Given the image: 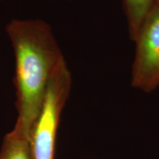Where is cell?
Returning <instances> with one entry per match:
<instances>
[{
    "instance_id": "1",
    "label": "cell",
    "mask_w": 159,
    "mask_h": 159,
    "mask_svg": "<svg viewBox=\"0 0 159 159\" xmlns=\"http://www.w3.org/2000/svg\"><path fill=\"white\" fill-rule=\"evenodd\" d=\"M5 30L15 55L18 116L13 130L31 139L49 79L64 56L43 20L12 19Z\"/></svg>"
},
{
    "instance_id": "2",
    "label": "cell",
    "mask_w": 159,
    "mask_h": 159,
    "mask_svg": "<svg viewBox=\"0 0 159 159\" xmlns=\"http://www.w3.org/2000/svg\"><path fill=\"white\" fill-rule=\"evenodd\" d=\"M71 75L65 58L49 79L41 112L31 136L34 159H54L61 115L71 89Z\"/></svg>"
},
{
    "instance_id": "3",
    "label": "cell",
    "mask_w": 159,
    "mask_h": 159,
    "mask_svg": "<svg viewBox=\"0 0 159 159\" xmlns=\"http://www.w3.org/2000/svg\"><path fill=\"white\" fill-rule=\"evenodd\" d=\"M131 85L150 93L159 86V7L153 5L136 40Z\"/></svg>"
},
{
    "instance_id": "4",
    "label": "cell",
    "mask_w": 159,
    "mask_h": 159,
    "mask_svg": "<svg viewBox=\"0 0 159 159\" xmlns=\"http://www.w3.org/2000/svg\"><path fill=\"white\" fill-rule=\"evenodd\" d=\"M0 159H34L31 139L12 130L4 138Z\"/></svg>"
},
{
    "instance_id": "5",
    "label": "cell",
    "mask_w": 159,
    "mask_h": 159,
    "mask_svg": "<svg viewBox=\"0 0 159 159\" xmlns=\"http://www.w3.org/2000/svg\"><path fill=\"white\" fill-rule=\"evenodd\" d=\"M154 3L155 0H123L129 35L132 41L136 40L143 21Z\"/></svg>"
},
{
    "instance_id": "6",
    "label": "cell",
    "mask_w": 159,
    "mask_h": 159,
    "mask_svg": "<svg viewBox=\"0 0 159 159\" xmlns=\"http://www.w3.org/2000/svg\"><path fill=\"white\" fill-rule=\"evenodd\" d=\"M154 4L159 7V0H155V3Z\"/></svg>"
}]
</instances>
